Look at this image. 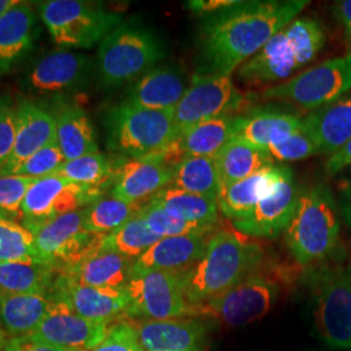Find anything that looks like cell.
Returning a JSON list of instances; mask_svg holds the SVG:
<instances>
[{
	"label": "cell",
	"mask_w": 351,
	"mask_h": 351,
	"mask_svg": "<svg viewBox=\"0 0 351 351\" xmlns=\"http://www.w3.org/2000/svg\"><path fill=\"white\" fill-rule=\"evenodd\" d=\"M310 1H237L204 14L197 34L198 75H229L293 23Z\"/></svg>",
	"instance_id": "1"
},
{
	"label": "cell",
	"mask_w": 351,
	"mask_h": 351,
	"mask_svg": "<svg viewBox=\"0 0 351 351\" xmlns=\"http://www.w3.org/2000/svg\"><path fill=\"white\" fill-rule=\"evenodd\" d=\"M262 252L230 230H215L201 259L181 272L184 294L198 308L256 272Z\"/></svg>",
	"instance_id": "2"
},
{
	"label": "cell",
	"mask_w": 351,
	"mask_h": 351,
	"mask_svg": "<svg viewBox=\"0 0 351 351\" xmlns=\"http://www.w3.org/2000/svg\"><path fill=\"white\" fill-rule=\"evenodd\" d=\"M326 39L320 21L311 17L295 19L239 66V81L249 86L284 82L314 60L324 47Z\"/></svg>",
	"instance_id": "3"
},
{
	"label": "cell",
	"mask_w": 351,
	"mask_h": 351,
	"mask_svg": "<svg viewBox=\"0 0 351 351\" xmlns=\"http://www.w3.org/2000/svg\"><path fill=\"white\" fill-rule=\"evenodd\" d=\"M339 213L332 191L326 185L300 190L295 213L285 230V242L295 262H324L339 246Z\"/></svg>",
	"instance_id": "4"
},
{
	"label": "cell",
	"mask_w": 351,
	"mask_h": 351,
	"mask_svg": "<svg viewBox=\"0 0 351 351\" xmlns=\"http://www.w3.org/2000/svg\"><path fill=\"white\" fill-rule=\"evenodd\" d=\"M167 46L150 26L136 19L123 21L103 38L98 49V72L106 88L121 86L167 56Z\"/></svg>",
	"instance_id": "5"
},
{
	"label": "cell",
	"mask_w": 351,
	"mask_h": 351,
	"mask_svg": "<svg viewBox=\"0 0 351 351\" xmlns=\"http://www.w3.org/2000/svg\"><path fill=\"white\" fill-rule=\"evenodd\" d=\"M106 129L108 146L130 159L149 158L180 136L175 112L147 110L125 101L110 110Z\"/></svg>",
	"instance_id": "6"
},
{
	"label": "cell",
	"mask_w": 351,
	"mask_h": 351,
	"mask_svg": "<svg viewBox=\"0 0 351 351\" xmlns=\"http://www.w3.org/2000/svg\"><path fill=\"white\" fill-rule=\"evenodd\" d=\"M39 13L53 42L66 49H91L123 23L119 13L81 0H49Z\"/></svg>",
	"instance_id": "7"
},
{
	"label": "cell",
	"mask_w": 351,
	"mask_h": 351,
	"mask_svg": "<svg viewBox=\"0 0 351 351\" xmlns=\"http://www.w3.org/2000/svg\"><path fill=\"white\" fill-rule=\"evenodd\" d=\"M311 287L319 335L335 349L351 350V264L317 269Z\"/></svg>",
	"instance_id": "8"
},
{
	"label": "cell",
	"mask_w": 351,
	"mask_h": 351,
	"mask_svg": "<svg viewBox=\"0 0 351 351\" xmlns=\"http://www.w3.org/2000/svg\"><path fill=\"white\" fill-rule=\"evenodd\" d=\"M351 90V52L308 68L287 81L267 88L264 99L293 101L304 110H320Z\"/></svg>",
	"instance_id": "9"
},
{
	"label": "cell",
	"mask_w": 351,
	"mask_h": 351,
	"mask_svg": "<svg viewBox=\"0 0 351 351\" xmlns=\"http://www.w3.org/2000/svg\"><path fill=\"white\" fill-rule=\"evenodd\" d=\"M125 289L130 300L125 313L129 317L171 320L198 315V308L185 298L181 272L132 269Z\"/></svg>",
	"instance_id": "10"
},
{
	"label": "cell",
	"mask_w": 351,
	"mask_h": 351,
	"mask_svg": "<svg viewBox=\"0 0 351 351\" xmlns=\"http://www.w3.org/2000/svg\"><path fill=\"white\" fill-rule=\"evenodd\" d=\"M247 98L229 75H193L189 88L175 110V123L182 134L191 126L220 116L236 114L245 108Z\"/></svg>",
	"instance_id": "11"
},
{
	"label": "cell",
	"mask_w": 351,
	"mask_h": 351,
	"mask_svg": "<svg viewBox=\"0 0 351 351\" xmlns=\"http://www.w3.org/2000/svg\"><path fill=\"white\" fill-rule=\"evenodd\" d=\"M34 234V258L58 271L81 262L101 247L103 234L85 229V208L65 213L38 226Z\"/></svg>",
	"instance_id": "12"
},
{
	"label": "cell",
	"mask_w": 351,
	"mask_h": 351,
	"mask_svg": "<svg viewBox=\"0 0 351 351\" xmlns=\"http://www.w3.org/2000/svg\"><path fill=\"white\" fill-rule=\"evenodd\" d=\"M104 194L68 181L62 176L37 177L26 191L23 226L30 232L65 213L86 208Z\"/></svg>",
	"instance_id": "13"
},
{
	"label": "cell",
	"mask_w": 351,
	"mask_h": 351,
	"mask_svg": "<svg viewBox=\"0 0 351 351\" xmlns=\"http://www.w3.org/2000/svg\"><path fill=\"white\" fill-rule=\"evenodd\" d=\"M277 294L274 280L254 272L216 300L198 307V315H208L232 328L247 326L271 311Z\"/></svg>",
	"instance_id": "14"
},
{
	"label": "cell",
	"mask_w": 351,
	"mask_h": 351,
	"mask_svg": "<svg viewBox=\"0 0 351 351\" xmlns=\"http://www.w3.org/2000/svg\"><path fill=\"white\" fill-rule=\"evenodd\" d=\"M108 324L80 316L66 302L51 294L49 313L29 336L66 349L93 351L106 339L110 330Z\"/></svg>",
	"instance_id": "15"
},
{
	"label": "cell",
	"mask_w": 351,
	"mask_h": 351,
	"mask_svg": "<svg viewBox=\"0 0 351 351\" xmlns=\"http://www.w3.org/2000/svg\"><path fill=\"white\" fill-rule=\"evenodd\" d=\"M300 189L290 175L268 197L259 202L250 213L233 221L234 228L250 237L277 239L287 230L297 208Z\"/></svg>",
	"instance_id": "16"
},
{
	"label": "cell",
	"mask_w": 351,
	"mask_h": 351,
	"mask_svg": "<svg viewBox=\"0 0 351 351\" xmlns=\"http://www.w3.org/2000/svg\"><path fill=\"white\" fill-rule=\"evenodd\" d=\"M91 62L88 56L58 50L43 56L24 78V88L33 94H53L81 88L88 81Z\"/></svg>",
	"instance_id": "17"
},
{
	"label": "cell",
	"mask_w": 351,
	"mask_h": 351,
	"mask_svg": "<svg viewBox=\"0 0 351 351\" xmlns=\"http://www.w3.org/2000/svg\"><path fill=\"white\" fill-rule=\"evenodd\" d=\"M51 294L66 302L75 313L97 323H110L125 315L129 307L126 289L94 288L58 274Z\"/></svg>",
	"instance_id": "18"
},
{
	"label": "cell",
	"mask_w": 351,
	"mask_h": 351,
	"mask_svg": "<svg viewBox=\"0 0 351 351\" xmlns=\"http://www.w3.org/2000/svg\"><path fill=\"white\" fill-rule=\"evenodd\" d=\"M173 180V169L152 159H116L111 194L119 199L146 206Z\"/></svg>",
	"instance_id": "19"
},
{
	"label": "cell",
	"mask_w": 351,
	"mask_h": 351,
	"mask_svg": "<svg viewBox=\"0 0 351 351\" xmlns=\"http://www.w3.org/2000/svg\"><path fill=\"white\" fill-rule=\"evenodd\" d=\"M16 139L12 156L1 169L5 176L14 167L56 138V116L34 101L21 99L14 106Z\"/></svg>",
	"instance_id": "20"
},
{
	"label": "cell",
	"mask_w": 351,
	"mask_h": 351,
	"mask_svg": "<svg viewBox=\"0 0 351 351\" xmlns=\"http://www.w3.org/2000/svg\"><path fill=\"white\" fill-rule=\"evenodd\" d=\"M188 88V77L181 68H151L129 88L125 101L147 110L175 112Z\"/></svg>",
	"instance_id": "21"
},
{
	"label": "cell",
	"mask_w": 351,
	"mask_h": 351,
	"mask_svg": "<svg viewBox=\"0 0 351 351\" xmlns=\"http://www.w3.org/2000/svg\"><path fill=\"white\" fill-rule=\"evenodd\" d=\"M293 171L287 165H267L247 178L226 189L217 202L219 211L232 221L246 213L276 190Z\"/></svg>",
	"instance_id": "22"
},
{
	"label": "cell",
	"mask_w": 351,
	"mask_h": 351,
	"mask_svg": "<svg viewBox=\"0 0 351 351\" xmlns=\"http://www.w3.org/2000/svg\"><path fill=\"white\" fill-rule=\"evenodd\" d=\"M136 326L143 351H202L204 326L194 319L139 320Z\"/></svg>",
	"instance_id": "23"
},
{
	"label": "cell",
	"mask_w": 351,
	"mask_h": 351,
	"mask_svg": "<svg viewBox=\"0 0 351 351\" xmlns=\"http://www.w3.org/2000/svg\"><path fill=\"white\" fill-rule=\"evenodd\" d=\"M303 123V119L294 113L272 110L251 111L239 114L233 126L232 141L247 143L256 149L265 150L281 143L291 136Z\"/></svg>",
	"instance_id": "24"
},
{
	"label": "cell",
	"mask_w": 351,
	"mask_h": 351,
	"mask_svg": "<svg viewBox=\"0 0 351 351\" xmlns=\"http://www.w3.org/2000/svg\"><path fill=\"white\" fill-rule=\"evenodd\" d=\"M134 262L114 251L99 247L81 262L60 269L59 274L88 287L125 289Z\"/></svg>",
	"instance_id": "25"
},
{
	"label": "cell",
	"mask_w": 351,
	"mask_h": 351,
	"mask_svg": "<svg viewBox=\"0 0 351 351\" xmlns=\"http://www.w3.org/2000/svg\"><path fill=\"white\" fill-rule=\"evenodd\" d=\"M211 234H191L160 239L143 255L139 256L133 264V269L185 272L201 259Z\"/></svg>",
	"instance_id": "26"
},
{
	"label": "cell",
	"mask_w": 351,
	"mask_h": 351,
	"mask_svg": "<svg viewBox=\"0 0 351 351\" xmlns=\"http://www.w3.org/2000/svg\"><path fill=\"white\" fill-rule=\"evenodd\" d=\"M38 32L37 14L29 4L20 1L0 17V77L33 49Z\"/></svg>",
	"instance_id": "27"
},
{
	"label": "cell",
	"mask_w": 351,
	"mask_h": 351,
	"mask_svg": "<svg viewBox=\"0 0 351 351\" xmlns=\"http://www.w3.org/2000/svg\"><path fill=\"white\" fill-rule=\"evenodd\" d=\"M319 154L332 155L351 139V97L316 110L303 119Z\"/></svg>",
	"instance_id": "28"
},
{
	"label": "cell",
	"mask_w": 351,
	"mask_h": 351,
	"mask_svg": "<svg viewBox=\"0 0 351 351\" xmlns=\"http://www.w3.org/2000/svg\"><path fill=\"white\" fill-rule=\"evenodd\" d=\"M51 306V293L0 295V322L11 337L32 335Z\"/></svg>",
	"instance_id": "29"
},
{
	"label": "cell",
	"mask_w": 351,
	"mask_h": 351,
	"mask_svg": "<svg viewBox=\"0 0 351 351\" xmlns=\"http://www.w3.org/2000/svg\"><path fill=\"white\" fill-rule=\"evenodd\" d=\"M58 268L37 259L0 263V295L51 293Z\"/></svg>",
	"instance_id": "30"
},
{
	"label": "cell",
	"mask_w": 351,
	"mask_h": 351,
	"mask_svg": "<svg viewBox=\"0 0 351 351\" xmlns=\"http://www.w3.org/2000/svg\"><path fill=\"white\" fill-rule=\"evenodd\" d=\"M221 194L233 184L247 178L259 169L274 164L267 151L239 141H230L215 156ZM221 197V195H220Z\"/></svg>",
	"instance_id": "31"
},
{
	"label": "cell",
	"mask_w": 351,
	"mask_h": 351,
	"mask_svg": "<svg viewBox=\"0 0 351 351\" xmlns=\"http://www.w3.org/2000/svg\"><path fill=\"white\" fill-rule=\"evenodd\" d=\"M56 142L66 162L99 152L94 126L80 107H68L56 116Z\"/></svg>",
	"instance_id": "32"
},
{
	"label": "cell",
	"mask_w": 351,
	"mask_h": 351,
	"mask_svg": "<svg viewBox=\"0 0 351 351\" xmlns=\"http://www.w3.org/2000/svg\"><path fill=\"white\" fill-rule=\"evenodd\" d=\"M149 203L190 223L215 226L219 220L217 201L171 185L159 191Z\"/></svg>",
	"instance_id": "33"
},
{
	"label": "cell",
	"mask_w": 351,
	"mask_h": 351,
	"mask_svg": "<svg viewBox=\"0 0 351 351\" xmlns=\"http://www.w3.org/2000/svg\"><path fill=\"white\" fill-rule=\"evenodd\" d=\"M171 186L219 202L221 185L215 158L186 155L176 167Z\"/></svg>",
	"instance_id": "34"
},
{
	"label": "cell",
	"mask_w": 351,
	"mask_h": 351,
	"mask_svg": "<svg viewBox=\"0 0 351 351\" xmlns=\"http://www.w3.org/2000/svg\"><path fill=\"white\" fill-rule=\"evenodd\" d=\"M116 159L101 152L88 154L65 163L53 173L62 176L75 185L101 191L112 188Z\"/></svg>",
	"instance_id": "35"
},
{
	"label": "cell",
	"mask_w": 351,
	"mask_h": 351,
	"mask_svg": "<svg viewBox=\"0 0 351 351\" xmlns=\"http://www.w3.org/2000/svg\"><path fill=\"white\" fill-rule=\"evenodd\" d=\"M239 114H226L191 126L181 136L189 156L215 158L232 141L233 126Z\"/></svg>",
	"instance_id": "36"
},
{
	"label": "cell",
	"mask_w": 351,
	"mask_h": 351,
	"mask_svg": "<svg viewBox=\"0 0 351 351\" xmlns=\"http://www.w3.org/2000/svg\"><path fill=\"white\" fill-rule=\"evenodd\" d=\"M143 207L104 194L85 208V229L95 234H108L136 217Z\"/></svg>",
	"instance_id": "37"
},
{
	"label": "cell",
	"mask_w": 351,
	"mask_h": 351,
	"mask_svg": "<svg viewBox=\"0 0 351 351\" xmlns=\"http://www.w3.org/2000/svg\"><path fill=\"white\" fill-rule=\"evenodd\" d=\"M160 239L137 215L124 226L108 234H103L101 249L114 251L125 258L137 261L141 255L152 247Z\"/></svg>",
	"instance_id": "38"
},
{
	"label": "cell",
	"mask_w": 351,
	"mask_h": 351,
	"mask_svg": "<svg viewBox=\"0 0 351 351\" xmlns=\"http://www.w3.org/2000/svg\"><path fill=\"white\" fill-rule=\"evenodd\" d=\"M138 215L150 228L151 232H154L160 239L191 234H211L215 232V226H202L182 220L151 203H147Z\"/></svg>",
	"instance_id": "39"
},
{
	"label": "cell",
	"mask_w": 351,
	"mask_h": 351,
	"mask_svg": "<svg viewBox=\"0 0 351 351\" xmlns=\"http://www.w3.org/2000/svg\"><path fill=\"white\" fill-rule=\"evenodd\" d=\"M34 258V234L26 226L0 216V263Z\"/></svg>",
	"instance_id": "40"
},
{
	"label": "cell",
	"mask_w": 351,
	"mask_h": 351,
	"mask_svg": "<svg viewBox=\"0 0 351 351\" xmlns=\"http://www.w3.org/2000/svg\"><path fill=\"white\" fill-rule=\"evenodd\" d=\"M37 177L0 176V216L13 221H23V203L26 191Z\"/></svg>",
	"instance_id": "41"
},
{
	"label": "cell",
	"mask_w": 351,
	"mask_h": 351,
	"mask_svg": "<svg viewBox=\"0 0 351 351\" xmlns=\"http://www.w3.org/2000/svg\"><path fill=\"white\" fill-rule=\"evenodd\" d=\"M265 151L272 162L280 163L298 162L319 154L316 142L303 123L285 141L265 149Z\"/></svg>",
	"instance_id": "42"
},
{
	"label": "cell",
	"mask_w": 351,
	"mask_h": 351,
	"mask_svg": "<svg viewBox=\"0 0 351 351\" xmlns=\"http://www.w3.org/2000/svg\"><path fill=\"white\" fill-rule=\"evenodd\" d=\"M65 162L66 160L64 158L63 152L55 138L47 146L27 158L25 162L14 167L5 176L43 177L53 175Z\"/></svg>",
	"instance_id": "43"
},
{
	"label": "cell",
	"mask_w": 351,
	"mask_h": 351,
	"mask_svg": "<svg viewBox=\"0 0 351 351\" xmlns=\"http://www.w3.org/2000/svg\"><path fill=\"white\" fill-rule=\"evenodd\" d=\"M93 351H143L139 343L136 326L128 322H120L110 326V330L99 346Z\"/></svg>",
	"instance_id": "44"
},
{
	"label": "cell",
	"mask_w": 351,
	"mask_h": 351,
	"mask_svg": "<svg viewBox=\"0 0 351 351\" xmlns=\"http://www.w3.org/2000/svg\"><path fill=\"white\" fill-rule=\"evenodd\" d=\"M16 139L14 106L10 97L0 98V169L12 156Z\"/></svg>",
	"instance_id": "45"
},
{
	"label": "cell",
	"mask_w": 351,
	"mask_h": 351,
	"mask_svg": "<svg viewBox=\"0 0 351 351\" xmlns=\"http://www.w3.org/2000/svg\"><path fill=\"white\" fill-rule=\"evenodd\" d=\"M3 351H80L73 349H66L62 346L51 345L47 342L33 339L32 336H21V337H11L7 341Z\"/></svg>",
	"instance_id": "46"
},
{
	"label": "cell",
	"mask_w": 351,
	"mask_h": 351,
	"mask_svg": "<svg viewBox=\"0 0 351 351\" xmlns=\"http://www.w3.org/2000/svg\"><path fill=\"white\" fill-rule=\"evenodd\" d=\"M349 167H351V139L336 152L329 155L326 163V171L328 175H337Z\"/></svg>",
	"instance_id": "47"
},
{
	"label": "cell",
	"mask_w": 351,
	"mask_h": 351,
	"mask_svg": "<svg viewBox=\"0 0 351 351\" xmlns=\"http://www.w3.org/2000/svg\"><path fill=\"white\" fill-rule=\"evenodd\" d=\"M237 1L239 0H191L186 3V7L190 11L204 16L223 11L234 5Z\"/></svg>",
	"instance_id": "48"
},
{
	"label": "cell",
	"mask_w": 351,
	"mask_h": 351,
	"mask_svg": "<svg viewBox=\"0 0 351 351\" xmlns=\"http://www.w3.org/2000/svg\"><path fill=\"white\" fill-rule=\"evenodd\" d=\"M333 14L351 40V0H341L333 4Z\"/></svg>",
	"instance_id": "49"
},
{
	"label": "cell",
	"mask_w": 351,
	"mask_h": 351,
	"mask_svg": "<svg viewBox=\"0 0 351 351\" xmlns=\"http://www.w3.org/2000/svg\"><path fill=\"white\" fill-rule=\"evenodd\" d=\"M342 211L348 224L351 226V178L342 190Z\"/></svg>",
	"instance_id": "50"
},
{
	"label": "cell",
	"mask_w": 351,
	"mask_h": 351,
	"mask_svg": "<svg viewBox=\"0 0 351 351\" xmlns=\"http://www.w3.org/2000/svg\"><path fill=\"white\" fill-rule=\"evenodd\" d=\"M20 1L17 0H0V17L3 14L8 12L10 10H12L14 5H17Z\"/></svg>",
	"instance_id": "51"
},
{
	"label": "cell",
	"mask_w": 351,
	"mask_h": 351,
	"mask_svg": "<svg viewBox=\"0 0 351 351\" xmlns=\"http://www.w3.org/2000/svg\"><path fill=\"white\" fill-rule=\"evenodd\" d=\"M7 341H8V335H7L5 329L3 328V324H1V322H0V351H3L5 343H7Z\"/></svg>",
	"instance_id": "52"
}]
</instances>
